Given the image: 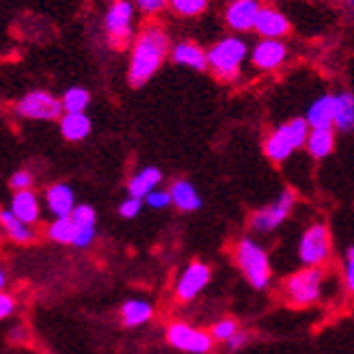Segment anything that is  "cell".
Returning <instances> with one entry per match:
<instances>
[{
	"label": "cell",
	"instance_id": "31",
	"mask_svg": "<svg viewBox=\"0 0 354 354\" xmlns=\"http://www.w3.org/2000/svg\"><path fill=\"white\" fill-rule=\"evenodd\" d=\"M236 333H238V328H236V322H232V320H223V322H218V324L214 326V337H216V339L229 342Z\"/></svg>",
	"mask_w": 354,
	"mask_h": 354
},
{
	"label": "cell",
	"instance_id": "20",
	"mask_svg": "<svg viewBox=\"0 0 354 354\" xmlns=\"http://www.w3.org/2000/svg\"><path fill=\"white\" fill-rule=\"evenodd\" d=\"M171 197H173V203L180 207L182 212H192L201 207V199H199V192L194 190V186L190 182H175L171 186Z\"/></svg>",
	"mask_w": 354,
	"mask_h": 354
},
{
	"label": "cell",
	"instance_id": "29",
	"mask_svg": "<svg viewBox=\"0 0 354 354\" xmlns=\"http://www.w3.org/2000/svg\"><path fill=\"white\" fill-rule=\"evenodd\" d=\"M61 102H63V109L67 111V115H80L88 104V91H84L80 86H72L65 91Z\"/></svg>",
	"mask_w": 354,
	"mask_h": 354
},
{
	"label": "cell",
	"instance_id": "38",
	"mask_svg": "<svg viewBox=\"0 0 354 354\" xmlns=\"http://www.w3.org/2000/svg\"><path fill=\"white\" fill-rule=\"evenodd\" d=\"M244 339H246V337H244L242 333H236L234 337L229 339V348H232V350H238V348H240V346L244 344Z\"/></svg>",
	"mask_w": 354,
	"mask_h": 354
},
{
	"label": "cell",
	"instance_id": "36",
	"mask_svg": "<svg viewBox=\"0 0 354 354\" xmlns=\"http://www.w3.org/2000/svg\"><path fill=\"white\" fill-rule=\"evenodd\" d=\"M13 311V298L3 294L0 296V317H7Z\"/></svg>",
	"mask_w": 354,
	"mask_h": 354
},
{
	"label": "cell",
	"instance_id": "35",
	"mask_svg": "<svg viewBox=\"0 0 354 354\" xmlns=\"http://www.w3.org/2000/svg\"><path fill=\"white\" fill-rule=\"evenodd\" d=\"M346 279H348V288L354 292V246L348 249V266H346Z\"/></svg>",
	"mask_w": 354,
	"mask_h": 354
},
{
	"label": "cell",
	"instance_id": "12",
	"mask_svg": "<svg viewBox=\"0 0 354 354\" xmlns=\"http://www.w3.org/2000/svg\"><path fill=\"white\" fill-rule=\"evenodd\" d=\"M259 11H261V7L255 3V0H238V3H234L227 9V22L236 30L255 28Z\"/></svg>",
	"mask_w": 354,
	"mask_h": 354
},
{
	"label": "cell",
	"instance_id": "21",
	"mask_svg": "<svg viewBox=\"0 0 354 354\" xmlns=\"http://www.w3.org/2000/svg\"><path fill=\"white\" fill-rule=\"evenodd\" d=\"M335 126L344 132L354 130V95L352 93L335 95Z\"/></svg>",
	"mask_w": 354,
	"mask_h": 354
},
{
	"label": "cell",
	"instance_id": "32",
	"mask_svg": "<svg viewBox=\"0 0 354 354\" xmlns=\"http://www.w3.org/2000/svg\"><path fill=\"white\" fill-rule=\"evenodd\" d=\"M140 205H143V201L130 197L128 201H123V203H121L119 214H121V216H126V218H134V216L138 214V212H140Z\"/></svg>",
	"mask_w": 354,
	"mask_h": 354
},
{
	"label": "cell",
	"instance_id": "1",
	"mask_svg": "<svg viewBox=\"0 0 354 354\" xmlns=\"http://www.w3.org/2000/svg\"><path fill=\"white\" fill-rule=\"evenodd\" d=\"M169 50V37L162 28H147L143 35L138 37L134 52H132V63H130V82L134 86L145 84L153 74L156 69L160 67L165 55Z\"/></svg>",
	"mask_w": 354,
	"mask_h": 354
},
{
	"label": "cell",
	"instance_id": "11",
	"mask_svg": "<svg viewBox=\"0 0 354 354\" xmlns=\"http://www.w3.org/2000/svg\"><path fill=\"white\" fill-rule=\"evenodd\" d=\"M290 28L288 17L283 15L277 9L270 7H261L259 15H257V22H255V30L266 39H277L281 35H286Z\"/></svg>",
	"mask_w": 354,
	"mask_h": 354
},
{
	"label": "cell",
	"instance_id": "8",
	"mask_svg": "<svg viewBox=\"0 0 354 354\" xmlns=\"http://www.w3.org/2000/svg\"><path fill=\"white\" fill-rule=\"evenodd\" d=\"M106 30H109L111 44L121 46L130 37L132 30V5L130 3H115L111 11L106 13Z\"/></svg>",
	"mask_w": 354,
	"mask_h": 354
},
{
	"label": "cell",
	"instance_id": "10",
	"mask_svg": "<svg viewBox=\"0 0 354 354\" xmlns=\"http://www.w3.org/2000/svg\"><path fill=\"white\" fill-rule=\"evenodd\" d=\"M209 281V268L201 261H192L184 270L180 283H177V298L180 300H190L197 296Z\"/></svg>",
	"mask_w": 354,
	"mask_h": 354
},
{
	"label": "cell",
	"instance_id": "27",
	"mask_svg": "<svg viewBox=\"0 0 354 354\" xmlns=\"http://www.w3.org/2000/svg\"><path fill=\"white\" fill-rule=\"evenodd\" d=\"M281 132L288 136V140L294 145V149L307 145L309 134H311L307 119H292V121L286 123V126H281Z\"/></svg>",
	"mask_w": 354,
	"mask_h": 354
},
{
	"label": "cell",
	"instance_id": "15",
	"mask_svg": "<svg viewBox=\"0 0 354 354\" xmlns=\"http://www.w3.org/2000/svg\"><path fill=\"white\" fill-rule=\"evenodd\" d=\"M307 123L313 130H326L335 123V95L317 97L307 113Z\"/></svg>",
	"mask_w": 354,
	"mask_h": 354
},
{
	"label": "cell",
	"instance_id": "18",
	"mask_svg": "<svg viewBox=\"0 0 354 354\" xmlns=\"http://www.w3.org/2000/svg\"><path fill=\"white\" fill-rule=\"evenodd\" d=\"M160 180H162V173L158 171L156 167H147V169H143V171L132 177L128 190H130V194L134 199L149 197V194L153 192V188H156V184Z\"/></svg>",
	"mask_w": 354,
	"mask_h": 354
},
{
	"label": "cell",
	"instance_id": "14",
	"mask_svg": "<svg viewBox=\"0 0 354 354\" xmlns=\"http://www.w3.org/2000/svg\"><path fill=\"white\" fill-rule=\"evenodd\" d=\"M288 50L281 41L277 39H266V41H259L253 50V63L259 67V69H274L283 63L286 59Z\"/></svg>",
	"mask_w": 354,
	"mask_h": 354
},
{
	"label": "cell",
	"instance_id": "9",
	"mask_svg": "<svg viewBox=\"0 0 354 354\" xmlns=\"http://www.w3.org/2000/svg\"><path fill=\"white\" fill-rule=\"evenodd\" d=\"M292 205H294V192L292 190H286L279 197V201L274 205L257 212V214L253 216V221H251V225L257 229V232H272V229L277 225H281L283 218L290 214Z\"/></svg>",
	"mask_w": 354,
	"mask_h": 354
},
{
	"label": "cell",
	"instance_id": "22",
	"mask_svg": "<svg viewBox=\"0 0 354 354\" xmlns=\"http://www.w3.org/2000/svg\"><path fill=\"white\" fill-rule=\"evenodd\" d=\"M61 132L67 140H82L91 132V121L84 113L80 115H65L61 119Z\"/></svg>",
	"mask_w": 354,
	"mask_h": 354
},
{
	"label": "cell",
	"instance_id": "24",
	"mask_svg": "<svg viewBox=\"0 0 354 354\" xmlns=\"http://www.w3.org/2000/svg\"><path fill=\"white\" fill-rule=\"evenodd\" d=\"M292 151H294V145L288 140V136L281 132V128L272 132L268 140H266V153H268V158H272L274 162H283L286 158H290Z\"/></svg>",
	"mask_w": 354,
	"mask_h": 354
},
{
	"label": "cell",
	"instance_id": "37",
	"mask_svg": "<svg viewBox=\"0 0 354 354\" xmlns=\"http://www.w3.org/2000/svg\"><path fill=\"white\" fill-rule=\"evenodd\" d=\"M143 11H158L162 7V0H143V3L138 5Z\"/></svg>",
	"mask_w": 354,
	"mask_h": 354
},
{
	"label": "cell",
	"instance_id": "33",
	"mask_svg": "<svg viewBox=\"0 0 354 354\" xmlns=\"http://www.w3.org/2000/svg\"><path fill=\"white\" fill-rule=\"evenodd\" d=\"M173 201V197H171V192H158V190H153L149 197H147V203L151 205V207H167L169 203Z\"/></svg>",
	"mask_w": 354,
	"mask_h": 354
},
{
	"label": "cell",
	"instance_id": "17",
	"mask_svg": "<svg viewBox=\"0 0 354 354\" xmlns=\"http://www.w3.org/2000/svg\"><path fill=\"white\" fill-rule=\"evenodd\" d=\"M11 212L22 223H26V225L37 221V216H39V203H37V197H35V192H30V190L15 192V197L11 201Z\"/></svg>",
	"mask_w": 354,
	"mask_h": 354
},
{
	"label": "cell",
	"instance_id": "16",
	"mask_svg": "<svg viewBox=\"0 0 354 354\" xmlns=\"http://www.w3.org/2000/svg\"><path fill=\"white\" fill-rule=\"evenodd\" d=\"M72 221L78 229V236H76V246H86L88 242L93 240L95 236V212L93 207L88 205H76Z\"/></svg>",
	"mask_w": 354,
	"mask_h": 354
},
{
	"label": "cell",
	"instance_id": "34",
	"mask_svg": "<svg viewBox=\"0 0 354 354\" xmlns=\"http://www.w3.org/2000/svg\"><path fill=\"white\" fill-rule=\"evenodd\" d=\"M11 186L20 192V190H28L30 186V173L28 171H17L13 177H11Z\"/></svg>",
	"mask_w": 354,
	"mask_h": 354
},
{
	"label": "cell",
	"instance_id": "2",
	"mask_svg": "<svg viewBox=\"0 0 354 354\" xmlns=\"http://www.w3.org/2000/svg\"><path fill=\"white\" fill-rule=\"evenodd\" d=\"M246 57V46L242 39L227 37L218 41L207 52V65L214 69V74L223 80H232L240 72V63Z\"/></svg>",
	"mask_w": 354,
	"mask_h": 354
},
{
	"label": "cell",
	"instance_id": "28",
	"mask_svg": "<svg viewBox=\"0 0 354 354\" xmlns=\"http://www.w3.org/2000/svg\"><path fill=\"white\" fill-rule=\"evenodd\" d=\"M78 236V229L72 221V216L67 218H57L55 223L50 225V238L57 240L61 244H74Z\"/></svg>",
	"mask_w": 354,
	"mask_h": 354
},
{
	"label": "cell",
	"instance_id": "25",
	"mask_svg": "<svg viewBox=\"0 0 354 354\" xmlns=\"http://www.w3.org/2000/svg\"><path fill=\"white\" fill-rule=\"evenodd\" d=\"M333 145H335V136H333L330 128H326V130H311L309 140H307V147H309L313 158L328 156L333 151Z\"/></svg>",
	"mask_w": 354,
	"mask_h": 354
},
{
	"label": "cell",
	"instance_id": "26",
	"mask_svg": "<svg viewBox=\"0 0 354 354\" xmlns=\"http://www.w3.org/2000/svg\"><path fill=\"white\" fill-rule=\"evenodd\" d=\"M0 221H3V225H5V229H7V234H9L13 240H17V242H28V240H32V232L28 229V225L17 218V216L13 214V212L3 209V212H0Z\"/></svg>",
	"mask_w": 354,
	"mask_h": 354
},
{
	"label": "cell",
	"instance_id": "7",
	"mask_svg": "<svg viewBox=\"0 0 354 354\" xmlns=\"http://www.w3.org/2000/svg\"><path fill=\"white\" fill-rule=\"evenodd\" d=\"M167 337L175 348L186 350V352H194V354H203V352H207L212 348L209 335H205L201 330H194V328H190L188 324H182V322L171 324Z\"/></svg>",
	"mask_w": 354,
	"mask_h": 354
},
{
	"label": "cell",
	"instance_id": "4",
	"mask_svg": "<svg viewBox=\"0 0 354 354\" xmlns=\"http://www.w3.org/2000/svg\"><path fill=\"white\" fill-rule=\"evenodd\" d=\"M320 283H322V272L317 268H307L288 279L286 292L292 303L309 305V303H315L317 296H320Z\"/></svg>",
	"mask_w": 354,
	"mask_h": 354
},
{
	"label": "cell",
	"instance_id": "6",
	"mask_svg": "<svg viewBox=\"0 0 354 354\" xmlns=\"http://www.w3.org/2000/svg\"><path fill=\"white\" fill-rule=\"evenodd\" d=\"M63 109V102H59L55 95L48 91H32L24 95L17 104V113L28 119H57Z\"/></svg>",
	"mask_w": 354,
	"mask_h": 354
},
{
	"label": "cell",
	"instance_id": "23",
	"mask_svg": "<svg viewBox=\"0 0 354 354\" xmlns=\"http://www.w3.org/2000/svg\"><path fill=\"white\" fill-rule=\"evenodd\" d=\"M121 317H123V324L126 326L145 324L151 317V307L145 303V300H128V303L121 307Z\"/></svg>",
	"mask_w": 354,
	"mask_h": 354
},
{
	"label": "cell",
	"instance_id": "30",
	"mask_svg": "<svg viewBox=\"0 0 354 354\" xmlns=\"http://www.w3.org/2000/svg\"><path fill=\"white\" fill-rule=\"evenodd\" d=\"M173 7L177 13H182V15H197L207 7V3L205 0H175Z\"/></svg>",
	"mask_w": 354,
	"mask_h": 354
},
{
	"label": "cell",
	"instance_id": "3",
	"mask_svg": "<svg viewBox=\"0 0 354 354\" xmlns=\"http://www.w3.org/2000/svg\"><path fill=\"white\" fill-rule=\"evenodd\" d=\"M238 263L244 272V277L249 279V283L253 288L261 290L268 286V279H270V266H268V257H266L263 249L259 244H255L253 240H242L238 244V251H236Z\"/></svg>",
	"mask_w": 354,
	"mask_h": 354
},
{
	"label": "cell",
	"instance_id": "5",
	"mask_svg": "<svg viewBox=\"0 0 354 354\" xmlns=\"http://www.w3.org/2000/svg\"><path fill=\"white\" fill-rule=\"evenodd\" d=\"M328 251H330V240H328L326 227L324 225L309 227L298 246L300 261L307 266H317L328 257Z\"/></svg>",
	"mask_w": 354,
	"mask_h": 354
},
{
	"label": "cell",
	"instance_id": "13",
	"mask_svg": "<svg viewBox=\"0 0 354 354\" xmlns=\"http://www.w3.org/2000/svg\"><path fill=\"white\" fill-rule=\"evenodd\" d=\"M46 199H48L50 212L57 218H67V216L74 214V209H76V205H74V190L69 188V186H65V184L50 186Z\"/></svg>",
	"mask_w": 354,
	"mask_h": 354
},
{
	"label": "cell",
	"instance_id": "19",
	"mask_svg": "<svg viewBox=\"0 0 354 354\" xmlns=\"http://www.w3.org/2000/svg\"><path fill=\"white\" fill-rule=\"evenodd\" d=\"M173 61L175 63H182L194 69H205L207 65V55L192 41H182L173 48Z\"/></svg>",
	"mask_w": 354,
	"mask_h": 354
}]
</instances>
